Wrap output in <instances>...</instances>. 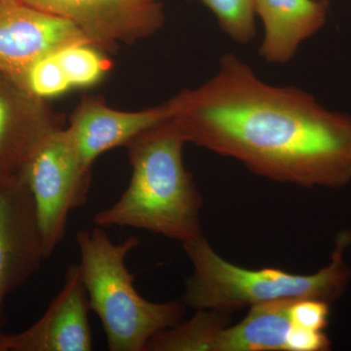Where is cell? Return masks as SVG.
<instances>
[{
    "label": "cell",
    "instance_id": "cell-1",
    "mask_svg": "<svg viewBox=\"0 0 351 351\" xmlns=\"http://www.w3.org/2000/svg\"><path fill=\"white\" fill-rule=\"evenodd\" d=\"M169 103L186 143L254 174L308 189L351 184V114L325 108L301 88L265 82L232 53L209 80Z\"/></svg>",
    "mask_w": 351,
    "mask_h": 351
},
{
    "label": "cell",
    "instance_id": "cell-2",
    "mask_svg": "<svg viewBox=\"0 0 351 351\" xmlns=\"http://www.w3.org/2000/svg\"><path fill=\"white\" fill-rule=\"evenodd\" d=\"M186 143L171 117L134 138L126 145L130 182L114 204L95 216V225L129 226L182 244L202 239L203 198L184 167Z\"/></svg>",
    "mask_w": 351,
    "mask_h": 351
},
{
    "label": "cell",
    "instance_id": "cell-3",
    "mask_svg": "<svg viewBox=\"0 0 351 351\" xmlns=\"http://www.w3.org/2000/svg\"><path fill=\"white\" fill-rule=\"evenodd\" d=\"M350 245L351 232L341 230L326 267L313 274H294L274 267L248 269L233 265L203 237L182 244L193 270L182 301L195 311L228 313L283 299H315L331 304L350 284L351 270L345 256Z\"/></svg>",
    "mask_w": 351,
    "mask_h": 351
},
{
    "label": "cell",
    "instance_id": "cell-4",
    "mask_svg": "<svg viewBox=\"0 0 351 351\" xmlns=\"http://www.w3.org/2000/svg\"><path fill=\"white\" fill-rule=\"evenodd\" d=\"M76 243L90 309L98 315L110 351H147L156 334L181 323L182 301L154 302L144 299L134 285L126 258L140 240L130 237L114 244L103 228L80 230Z\"/></svg>",
    "mask_w": 351,
    "mask_h": 351
},
{
    "label": "cell",
    "instance_id": "cell-5",
    "mask_svg": "<svg viewBox=\"0 0 351 351\" xmlns=\"http://www.w3.org/2000/svg\"><path fill=\"white\" fill-rule=\"evenodd\" d=\"M91 170L63 127L45 138L25 165L22 182L34 197L46 258L64 239L71 212L86 204Z\"/></svg>",
    "mask_w": 351,
    "mask_h": 351
},
{
    "label": "cell",
    "instance_id": "cell-6",
    "mask_svg": "<svg viewBox=\"0 0 351 351\" xmlns=\"http://www.w3.org/2000/svg\"><path fill=\"white\" fill-rule=\"evenodd\" d=\"M76 25L101 50L145 39L163 27L160 0H21Z\"/></svg>",
    "mask_w": 351,
    "mask_h": 351
},
{
    "label": "cell",
    "instance_id": "cell-7",
    "mask_svg": "<svg viewBox=\"0 0 351 351\" xmlns=\"http://www.w3.org/2000/svg\"><path fill=\"white\" fill-rule=\"evenodd\" d=\"M80 43H90L69 21L21 0H0V73L11 82L36 60Z\"/></svg>",
    "mask_w": 351,
    "mask_h": 351
},
{
    "label": "cell",
    "instance_id": "cell-8",
    "mask_svg": "<svg viewBox=\"0 0 351 351\" xmlns=\"http://www.w3.org/2000/svg\"><path fill=\"white\" fill-rule=\"evenodd\" d=\"M89 299L80 263L69 265L60 292L43 317L18 334L0 331V351H90Z\"/></svg>",
    "mask_w": 351,
    "mask_h": 351
},
{
    "label": "cell",
    "instance_id": "cell-9",
    "mask_svg": "<svg viewBox=\"0 0 351 351\" xmlns=\"http://www.w3.org/2000/svg\"><path fill=\"white\" fill-rule=\"evenodd\" d=\"M46 258L31 191L24 182L0 184V313L7 295Z\"/></svg>",
    "mask_w": 351,
    "mask_h": 351
},
{
    "label": "cell",
    "instance_id": "cell-10",
    "mask_svg": "<svg viewBox=\"0 0 351 351\" xmlns=\"http://www.w3.org/2000/svg\"><path fill=\"white\" fill-rule=\"evenodd\" d=\"M60 128L43 100L0 73V184L22 182L32 154Z\"/></svg>",
    "mask_w": 351,
    "mask_h": 351
},
{
    "label": "cell",
    "instance_id": "cell-11",
    "mask_svg": "<svg viewBox=\"0 0 351 351\" xmlns=\"http://www.w3.org/2000/svg\"><path fill=\"white\" fill-rule=\"evenodd\" d=\"M171 115L169 101L140 112H122L108 107L101 99L85 98L66 130L83 162L92 168L101 154L126 147L134 138Z\"/></svg>",
    "mask_w": 351,
    "mask_h": 351
},
{
    "label": "cell",
    "instance_id": "cell-12",
    "mask_svg": "<svg viewBox=\"0 0 351 351\" xmlns=\"http://www.w3.org/2000/svg\"><path fill=\"white\" fill-rule=\"evenodd\" d=\"M263 27L260 56L284 64L294 59L302 44L324 27L328 4L322 0H253Z\"/></svg>",
    "mask_w": 351,
    "mask_h": 351
},
{
    "label": "cell",
    "instance_id": "cell-13",
    "mask_svg": "<svg viewBox=\"0 0 351 351\" xmlns=\"http://www.w3.org/2000/svg\"><path fill=\"white\" fill-rule=\"evenodd\" d=\"M295 299L276 300L249 307L239 324L219 328L210 351H287L291 304Z\"/></svg>",
    "mask_w": 351,
    "mask_h": 351
},
{
    "label": "cell",
    "instance_id": "cell-14",
    "mask_svg": "<svg viewBox=\"0 0 351 351\" xmlns=\"http://www.w3.org/2000/svg\"><path fill=\"white\" fill-rule=\"evenodd\" d=\"M100 48L88 43H73L56 52V57L71 88L93 86L110 68Z\"/></svg>",
    "mask_w": 351,
    "mask_h": 351
},
{
    "label": "cell",
    "instance_id": "cell-15",
    "mask_svg": "<svg viewBox=\"0 0 351 351\" xmlns=\"http://www.w3.org/2000/svg\"><path fill=\"white\" fill-rule=\"evenodd\" d=\"M198 1L216 18L219 29L234 43L247 44L256 36L253 0H186Z\"/></svg>",
    "mask_w": 351,
    "mask_h": 351
},
{
    "label": "cell",
    "instance_id": "cell-16",
    "mask_svg": "<svg viewBox=\"0 0 351 351\" xmlns=\"http://www.w3.org/2000/svg\"><path fill=\"white\" fill-rule=\"evenodd\" d=\"M15 84L32 97L45 101L61 96L71 89L56 52L36 60Z\"/></svg>",
    "mask_w": 351,
    "mask_h": 351
},
{
    "label": "cell",
    "instance_id": "cell-17",
    "mask_svg": "<svg viewBox=\"0 0 351 351\" xmlns=\"http://www.w3.org/2000/svg\"><path fill=\"white\" fill-rule=\"evenodd\" d=\"M295 326L324 331L329 325L330 304L315 299H295L289 311Z\"/></svg>",
    "mask_w": 351,
    "mask_h": 351
},
{
    "label": "cell",
    "instance_id": "cell-18",
    "mask_svg": "<svg viewBox=\"0 0 351 351\" xmlns=\"http://www.w3.org/2000/svg\"><path fill=\"white\" fill-rule=\"evenodd\" d=\"M331 341L324 331H314L292 324L287 337V351H327Z\"/></svg>",
    "mask_w": 351,
    "mask_h": 351
},
{
    "label": "cell",
    "instance_id": "cell-19",
    "mask_svg": "<svg viewBox=\"0 0 351 351\" xmlns=\"http://www.w3.org/2000/svg\"><path fill=\"white\" fill-rule=\"evenodd\" d=\"M323 2H325V3L328 4L329 5L330 0H322Z\"/></svg>",
    "mask_w": 351,
    "mask_h": 351
}]
</instances>
